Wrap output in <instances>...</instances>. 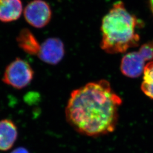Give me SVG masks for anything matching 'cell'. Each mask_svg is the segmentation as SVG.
<instances>
[{
  "mask_svg": "<svg viewBox=\"0 0 153 153\" xmlns=\"http://www.w3.org/2000/svg\"><path fill=\"white\" fill-rule=\"evenodd\" d=\"M122 103L107 81L90 82L71 92L66 107V119L81 134L103 136L115 131Z\"/></svg>",
  "mask_w": 153,
  "mask_h": 153,
  "instance_id": "cell-1",
  "label": "cell"
},
{
  "mask_svg": "<svg viewBox=\"0 0 153 153\" xmlns=\"http://www.w3.org/2000/svg\"><path fill=\"white\" fill-rule=\"evenodd\" d=\"M142 23L126 9L124 4L117 1L103 17L101 25V48L106 53H124L137 47L140 37L137 28Z\"/></svg>",
  "mask_w": 153,
  "mask_h": 153,
  "instance_id": "cell-2",
  "label": "cell"
},
{
  "mask_svg": "<svg viewBox=\"0 0 153 153\" xmlns=\"http://www.w3.org/2000/svg\"><path fill=\"white\" fill-rule=\"evenodd\" d=\"M33 76L34 71L30 64L16 58L6 68L2 81L14 88L22 89L31 83Z\"/></svg>",
  "mask_w": 153,
  "mask_h": 153,
  "instance_id": "cell-3",
  "label": "cell"
},
{
  "mask_svg": "<svg viewBox=\"0 0 153 153\" xmlns=\"http://www.w3.org/2000/svg\"><path fill=\"white\" fill-rule=\"evenodd\" d=\"M24 16L28 23L33 27L41 28L46 26L52 17V10L44 0H33L26 6Z\"/></svg>",
  "mask_w": 153,
  "mask_h": 153,
  "instance_id": "cell-4",
  "label": "cell"
},
{
  "mask_svg": "<svg viewBox=\"0 0 153 153\" xmlns=\"http://www.w3.org/2000/svg\"><path fill=\"white\" fill-rule=\"evenodd\" d=\"M65 55V48L60 39L51 38L41 44L39 58L50 65H56L62 60Z\"/></svg>",
  "mask_w": 153,
  "mask_h": 153,
  "instance_id": "cell-5",
  "label": "cell"
},
{
  "mask_svg": "<svg viewBox=\"0 0 153 153\" xmlns=\"http://www.w3.org/2000/svg\"><path fill=\"white\" fill-rule=\"evenodd\" d=\"M145 62L138 51L127 53L121 61V71L128 77L137 78L143 73Z\"/></svg>",
  "mask_w": 153,
  "mask_h": 153,
  "instance_id": "cell-6",
  "label": "cell"
},
{
  "mask_svg": "<svg viewBox=\"0 0 153 153\" xmlns=\"http://www.w3.org/2000/svg\"><path fill=\"white\" fill-rule=\"evenodd\" d=\"M23 5L21 0H0V21L14 22L22 15Z\"/></svg>",
  "mask_w": 153,
  "mask_h": 153,
  "instance_id": "cell-7",
  "label": "cell"
},
{
  "mask_svg": "<svg viewBox=\"0 0 153 153\" xmlns=\"http://www.w3.org/2000/svg\"><path fill=\"white\" fill-rule=\"evenodd\" d=\"M18 137L16 124L10 120L0 121V150L7 151L13 146Z\"/></svg>",
  "mask_w": 153,
  "mask_h": 153,
  "instance_id": "cell-8",
  "label": "cell"
},
{
  "mask_svg": "<svg viewBox=\"0 0 153 153\" xmlns=\"http://www.w3.org/2000/svg\"><path fill=\"white\" fill-rule=\"evenodd\" d=\"M18 46L26 53L31 55H38L40 45L33 33L28 28H23L16 37Z\"/></svg>",
  "mask_w": 153,
  "mask_h": 153,
  "instance_id": "cell-9",
  "label": "cell"
},
{
  "mask_svg": "<svg viewBox=\"0 0 153 153\" xmlns=\"http://www.w3.org/2000/svg\"><path fill=\"white\" fill-rule=\"evenodd\" d=\"M141 90L146 96L153 99V61L148 62L145 67Z\"/></svg>",
  "mask_w": 153,
  "mask_h": 153,
  "instance_id": "cell-10",
  "label": "cell"
},
{
  "mask_svg": "<svg viewBox=\"0 0 153 153\" xmlns=\"http://www.w3.org/2000/svg\"><path fill=\"white\" fill-rule=\"evenodd\" d=\"M138 52L146 61H152L153 60V40L143 44Z\"/></svg>",
  "mask_w": 153,
  "mask_h": 153,
  "instance_id": "cell-11",
  "label": "cell"
},
{
  "mask_svg": "<svg viewBox=\"0 0 153 153\" xmlns=\"http://www.w3.org/2000/svg\"><path fill=\"white\" fill-rule=\"evenodd\" d=\"M11 153H29L28 151L25 148L19 147L14 150Z\"/></svg>",
  "mask_w": 153,
  "mask_h": 153,
  "instance_id": "cell-12",
  "label": "cell"
},
{
  "mask_svg": "<svg viewBox=\"0 0 153 153\" xmlns=\"http://www.w3.org/2000/svg\"><path fill=\"white\" fill-rule=\"evenodd\" d=\"M149 2H150V5L151 9H152V10L153 13V0H149Z\"/></svg>",
  "mask_w": 153,
  "mask_h": 153,
  "instance_id": "cell-13",
  "label": "cell"
}]
</instances>
